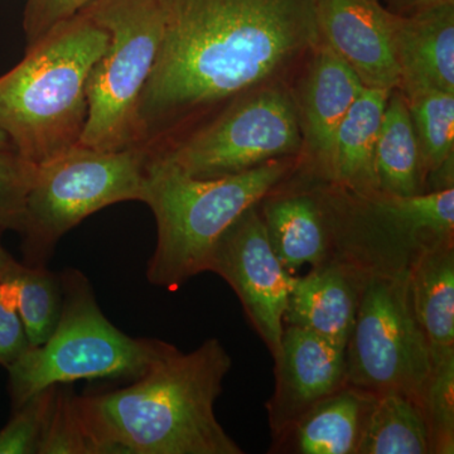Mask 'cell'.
<instances>
[{
  "label": "cell",
  "mask_w": 454,
  "mask_h": 454,
  "mask_svg": "<svg viewBox=\"0 0 454 454\" xmlns=\"http://www.w3.org/2000/svg\"><path fill=\"white\" fill-rule=\"evenodd\" d=\"M18 264L0 282V365L5 369L31 348L17 309Z\"/></svg>",
  "instance_id": "obj_29"
},
{
  "label": "cell",
  "mask_w": 454,
  "mask_h": 454,
  "mask_svg": "<svg viewBox=\"0 0 454 454\" xmlns=\"http://www.w3.org/2000/svg\"><path fill=\"white\" fill-rule=\"evenodd\" d=\"M4 231L0 230V282L4 279L5 276L11 273L12 269L16 267L17 260L13 258L5 249L2 243V234Z\"/></svg>",
  "instance_id": "obj_32"
},
{
  "label": "cell",
  "mask_w": 454,
  "mask_h": 454,
  "mask_svg": "<svg viewBox=\"0 0 454 454\" xmlns=\"http://www.w3.org/2000/svg\"><path fill=\"white\" fill-rule=\"evenodd\" d=\"M57 385L46 387L12 411V418L0 429V454H38Z\"/></svg>",
  "instance_id": "obj_27"
},
{
  "label": "cell",
  "mask_w": 454,
  "mask_h": 454,
  "mask_svg": "<svg viewBox=\"0 0 454 454\" xmlns=\"http://www.w3.org/2000/svg\"><path fill=\"white\" fill-rule=\"evenodd\" d=\"M38 454H103L82 397L57 385L55 402Z\"/></svg>",
  "instance_id": "obj_25"
},
{
  "label": "cell",
  "mask_w": 454,
  "mask_h": 454,
  "mask_svg": "<svg viewBox=\"0 0 454 454\" xmlns=\"http://www.w3.org/2000/svg\"><path fill=\"white\" fill-rule=\"evenodd\" d=\"M37 166L16 152L0 153V230L20 234L25 220L26 199Z\"/></svg>",
  "instance_id": "obj_28"
},
{
  "label": "cell",
  "mask_w": 454,
  "mask_h": 454,
  "mask_svg": "<svg viewBox=\"0 0 454 454\" xmlns=\"http://www.w3.org/2000/svg\"><path fill=\"white\" fill-rule=\"evenodd\" d=\"M406 100L427 182L430 173L454 160V92L427 91Z\"/></svg>",
  "instance_id": "obj_24"
},
{
  "label": "cell",
  "mask_w": 454,
  "mask_h": 454,
  "mask_svg": "<svg viewBox=\"0 0 454 454\" xmlns=\"http://www.w3.org/2000/svg\"><path fill=\"white\" fill-rule=\"evenodd\" d=\"M82 12L109 32L110 42L90 74L80 145L98 151L142 146L139 103L162 43L160 2L94 0Z\"/></svg>",
  "instance_id": "obj_7"
},
{
  "label": "cell",
  "mask_w": 454,
  "mask_h": 454,
  "mask_svg": "<svg viewBox=\"0 0 454 454\" xmlns=\"http://www.w3.org/2000/svg\"><path fill=\"white\" fill-rule=\"evenodd\" d=\"M333 259L372 274L409 270L427 250L454 240V187L413 197L360 195L328 182Z\"/></svg>",
  "instance_id": "obj_8"
},
{
  "label": "cell",
  "mask_w": 454,
  "mask_h": 454,
  "mask_svg": "<svg viewBox=\"0 0 454 454\" xmlns=\"http://www.w3.org/2000/svg\"><path fill=\"white\" fill-rule=\"evenodd\" d=\"M358 454H432L423 409L394 391L376 396Z\"/></svg>",
  "instance_id": "obj_22"
},
{
  "label": "cell",
  "mask_w": 454,
  "mask_h": 454,
  "mask_svg": "<svg viewBox=\"0 0 454 454\" xmlns=\"http://www.w3.org/2000/svg\"><path fill=\"white\" fill-rule=\"evenodd\" d=\"M415 318L428 340L432 365L454 357V240L427 250L409 269Z\"/></svg>",
  "instance_id": "obj_19"
},
{
  "label": "cell",
  "mask_w": 454,
  "mask_h": 454,
  "mask_svg": "<svg viewBox=\"0 0 454 454\" xmlns=\"http://www.w3.org/2000/svg\"><path fill=\"white\" fill-rule=\"evenodd\" d=\"M364 88L327 44L317 47L291 88L301 134V169L333 182L336 133Z\"/></svg>",
  "instance_id": "obj_12"
},
{
  "label": "cell",
  "mask_w": 454,
  "mask_h": 454,
  "mask_svg": "<svg viewBox=\"0 0 454 454\" xmlns=\"http://www.w3.org/2000/svg\"><path fill=\"white\" fill-rule=\"evenodd\" d=\"M393 90L364 88L334 139L333 184L360 195L378 193L375 153Z\"/></svg>",
  "instance_id": "obj_20"
},
{
  "label": "cell",
  "mask_w": 454,
  "mask_h": 454,
  "mask_svg": "<svg viewBox=\"0 0 454 454\" xmlns=\"http://www.w3.org/2000/svg\"><path fill=\"white\" fill-rule=\"evenodd\" d=\"M317 27L366 88L399 89L391 44L394 14L381 0H316Z\"/></svg>",
  "instance_id": "obj_15"
},
{
  "label": "cell",
  "mask_w": 454,
  "mask_h": 454,
  "mask_svg": "<svg viewBox=\"0 0 454 454\" xmlns=\"http://www.w3.org/2000/svg\"><path fill=\"white\" fill-rule=\"evenodd\" d=\"M300 160L280 158L239 175L200 179L152 154L143 199L157 223V245L146 265L149 283L177 291L207 271L212 247L227 227L289 177Z\"/></svg>",
  "instance_id": "obj_4"
},
{
  "label": "cell",
  "mask_w": 454,
  "mask_h": 454,
  "mask_svg": "<svg viewBox=\"0 0 454 454\" xmlns=\"http://www.w3.org/2000/svg\"><path fill=\"white\" fill-rule=\"evenodd\" d=\"M207 271L217 274L238 295L245 316L271 356L284 330V312L295 276L277 258L258 205L243 212L212 247Z\"/></svg>",
  "instance_id": "obj_11"
},
{
  "label": "cell",
  "mask_w": 454,
  "mask_h": 454,
  "mask_svg": "<svg viewBox=\"0 0 454 454\" xmlns=\"http://www.w3.org/2000/svg\"><path fill=\"white\" fill-rule=\"evenodd\" d=\"M163 35L139 103L140 145L160 153L269 86L292 88L321 44L316 0H158Z\"/></svg>",
  "instance_id": "obj_1"
},
{
  "label": "cell",
  "mask_w": 454,
  "mask_h": 454,
  "mask_svg": "<svg viewBox=\"0 0 454 454\" xmlns=\"http://www.w3.org/2000/svg\"><path fill=\"white\" fill-rule=\"evenodd\" d=\"M94 0H29L26 11L27 47L31 46L52 27L88 7Z\"/></svg>",
  "instance_id": "obj_30"
},
{
  "label": "cell",
  "mask_w": 454,
  "mask_h": 454,
  "mask_svg": "<svg viewBox=\"0 0 454 454\" xmlns=\"http://www.w3.org/2000/svg\"><path fill=\"white\" fill-rule=\"evenodd\" d=\"M4 152H14V148L8 137L0 130V153H4Z\"/></svg>",
  "instance_id": "obj_33"
},
{
  "label": "cell",
  "mask_w": 454,
  "mask_h": 454,
  "mask_svg": "<svg viewBox=\"0 0 454 454\" xmlns=\"http://www.w3.org/2000/svg\"><path fill=\"white\" fill-rule=\"evenodd\" d=\"M378 191L387 196L426 193V172L408 100L399 89L390 92L375 153Z\"/></svg>",
  "instance_id": "obj_21"
},
{
  "label": "cell",
  "mask_w": 454,
  "mask_h": 454,
  "mask_svg": "<svg viewBox=\"0 0 454 454\" xmlns=\"http://www.w3.org/2000/svg\"><path fill=\"white\" fill-rule=\"evenodd\" d=\"M269 241L292 276L309 264L333 262V234L328 181L300 166L258 203Z\"/></svg>",
  "instance_id": "obj_13"
},
{
  "label": "cell",
  "mask_w": 454,
  "mask_h": 454,
  "mask_svg": "<svg viewBox=\"0 0 454 454\" xmlns=\"http://www.w3.org/2000/svg\"><path fill=\"white\" fill-rule=\"evenodd\" d=\"M273 358L276 387L267 402L271 438L348 384L345 348L310 331L284 325Z\"/></svg>",
  "instance_id": "obj_14"
},
{
  "label": "cell",
  "mask_w": 454,
  "mask_h": 454,
  "mask_svg": "<svg viewBox=\"0 0 454 454\" xmlns=\"http://www.w3.org/2000/svg\"><path fill=\"white\" fill-rule=\"evenodd\" d=\"M387 11L400 17L414 16L420 12L454 3V0H384Z\"/></svg>",
  "instance_id": "obj_31"
},
{
  "label": "cell",
  "mask_w": 454,
  "mask_h": 454,
  "mask_svg": "<svg viewBox=\"0 0 454 454\" xmlns=\"http://www.w3.org/2000/svg\"><path fill=\"white\" fill-rule=\"evenodd\" d=\"M152 153L145 146L98 151L82 145L37 166L26 199L23 264L47 267L57 243L90 215L142 201Z\"/></svg>",
  "instance_id": "obj_6"
},
{
  "label": "cell",
  "mask_w": 454,
  "mask_h": 454,
  "mask_svg": "<svg viewBox=\"0 0 454 454\" xmlns=\"http://www.w3.org/2000/svg\"><path fill=\"white\" fill-rule=\"evenodd\" d=\"M391 44L406 98L454 92V3L414 16L394 14Z\"/></svg>",
  "instance_id": "obj_16"
},
{
  "label": "cell",
  "mask_w": 454,
  "mask_h": 454,
  "mask_svg": "<svg viewBox=\"0 0 454 454\" xmlns=\"http://www.w3.org/2000/svg\"><path fill=\"white\" fill-rule=\"evenodd\" d=\"M424 413L432 454H453L454 357L433 364Z\"/></svg>",
  "instance_id": "obj_26"
},
{
  "label": "cell",
  "mask_w": 454,
  "mask_h": 454,
  "mask_svg": "<svg viewBox=\"0 0 454 454\" xmlns=\"http://www.w3.org/2000/svg\"><path fill=\"white\" fill-rule=\"evenodd\" d=\"M110 35L83 12L27 47L25 59L0 76V130L35 166L80 145L88 118L92 68Z\"/></svg>",
  "instance_id": "obj_3"
},
{
  "label": "cell",
  "mask_w": 454,
  "mask_h": 454,
  "mask_svg": "<svg viewBox=\"0 0 454 454\" xmlns=\"http://www.w3.org/2000/svg\"><path fill=\"white\" fill-rule=\"evenodd\" d=\"M376 396L346 384L271 438L269 453L358 454Z\"/></svg>",
  "instance_id": "obj_18"
},
{
  "label": "cell",
  "mask_w": 454,
  "mask_h": 454,
  "mask_svg": "<svg viewBox=\"0 0 454 454\" xmlns=\"http://www.w3.org/2000/svg\"><path fill=\"white\" fill-rule=\"evenodd\" d=\"M59 278L62 310L56 330L43 345L29 348L7 369L12 411L53 385L134 381L170 346L121 333L104 315L82 271L67 268Z\"/></svg>",
  "instance_id": "obj_5"
},
{
  "label": "cell",
  "mask_w": 454,
  "mask_h": 454,
  "mask_svg": "<svg viewBox=\"0 0 454 454\" xmlns=\"http://www.w3.org/2000/svg\"><path fill=\"white\" fill-rule=\"evenodd\" d=\"M17 309L25 325L31 348L43 345L59 325L62 310V288L59 273L47 267H27L20 262Z\"/></svg>",
  "instance_id": "obj_23"
},
{
  "label": "cell",
  "mask_w": 454,
  "mask_h": 454,
  "mask_svg": "<svg viewBox=\"0 0 454 454\" xmlns=\"http://www.w3.org/2000/svg\"><path fill=\"white\" fill-rule=\"evenodd\" d=\"M232 358L220 340L170 343L121 389L82 396L104 454H243L215 414Z\"/></svg>",
  "instance_id": "obj_2"
},
{
  "label": "cell",
  "mask_w": 454,
  "mask_h": 454,
  "mask_svg": "<svg viewBox=\"0 0 454 454\" xmlns=\"http://www.w3.org/2000/svg\"><path fill=\"white\" fill-rule=\"evenodd\" d=\"M345 357L348 384L403 394L424 411L432 355L411 306L409 270L366 277Z\"/></svg>",
  "instance_id": "obj_9"
},
{
  "label": "cell",
  "mask_w": 454,
  "mask_h": 454,
  "mask_svg": "<svg viewBox=\"0 0 454 454\" xmlns=\"http://www.w3.org/2000/svg\"><path fill=\"white\" fill-rule=\"evenodd\" d=\"M366 277L348 264L330 262L295 278L284 325L310 331L346 348Z\"/></svg>",
  "instance_id": "obj_17"
},
{
  "label": "cell",
  "mask_w": 454,
  "mask_h": 454,
  "mask_svg": "<svg viewBox=\"0 0 454 454\" xmlns=\"http://www.w3.org/2000/svg\"><path fill=\"white\" fill-rule=\"evenodd\" d=\"M301 134L288 86L260 89L235 101L166 151L192 177L239 175L286 157H301Z\"/></svg>",
  "instance_id": "obj_10"
}]
</instances>
